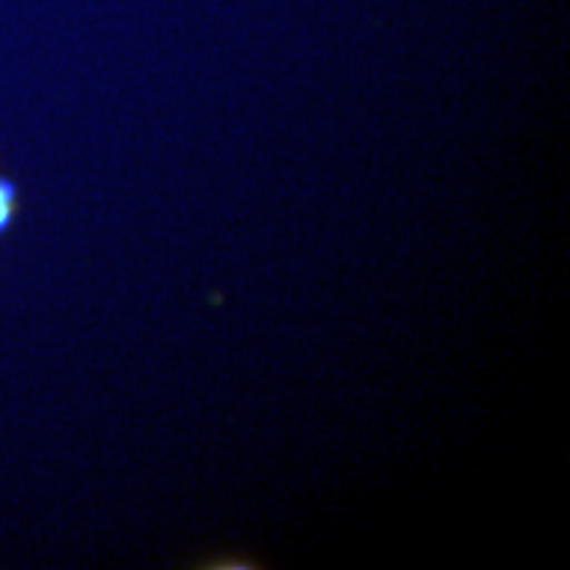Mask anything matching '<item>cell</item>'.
Segmentation results:
<instances>
[{
	"mask_svg": "<svg viewBox=\"0 0 570 570\" xmlns=\"http://www.w3.org/2000/svg\"><path fill=\"white\" fill-rule=\"evenodd\" d=\"M17 185H13L9 177H0V235L9 230L13 217H17Z\"/></svg>",
	"mask_w": 570,
	"mask_h": 570,
	"instance_id": "6da1fadb",
	"label": "cell"
}]
</instances>
